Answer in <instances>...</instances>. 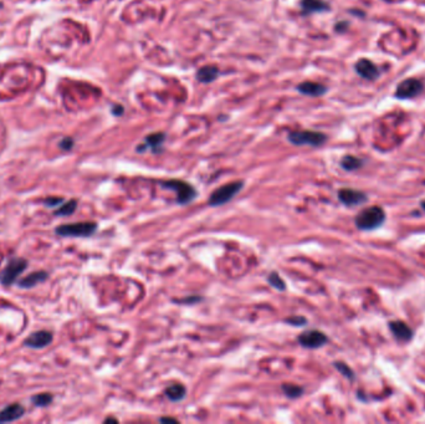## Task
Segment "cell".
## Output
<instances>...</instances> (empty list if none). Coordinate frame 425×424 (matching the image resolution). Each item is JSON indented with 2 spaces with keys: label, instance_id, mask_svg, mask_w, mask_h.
<instances>
[{
  "label": "cell",
  "instance_id": "17",
  "mask_svg": "<svg viewBox=\"0 0 425 424\" xmlns=\"http://www.w3.org/2000/svg\"><path fill=\"white\" fill-rule=\"evenodd\" d=\"M301 7L303 10V14L321 12L329 10V5L324 2L323 0H301Z\"/></svg>",
  "mask_w": 425,
  "mask_h": 424
},
{
  "label": "cell",
  "instance_id": "10",
  "mask_svg": "<svg viewBox=\"0 0 425 424\" xmlns=\"http://www.w3.org/2000/svg\"><path fill=\"white\" fill-rule=\"evenodd\" d=\"M52 338L54 337L50 331H36L24 341V345L30 348H44L52 342Z\"/></svg>",
  "mask_w": 425,
  "mask_h": 424
},
{
  "label": "cell",
  "instance_id": "25",
  "mask_svg": "<svg viewBox=\"0 0 425 424\" xmlns=\"http://www.w3.org/2000/svg\"><path fill=\"white\" fill-rule=\"evenodd\" d=\"M333 365H334V367H336L337 370H338L339 372H341L342 375L344 376V377L349 378V380H353V378H354V372L351 370V368L348 367V366L346 365V363H343V362H334Z\"/></svg>",
  "mask_w": 425,
  "mask_h": 424
},
{
  "label": "cell",
  "instance_id": "20",
  "mask_svg": "<svg viewBox=\"0 0 425 424\" xmlns=\"http://www.w3.org/2000/svg\"><path fill=\"white\" fill-rule=\"evenodd\" d=\"M362 165H363V160L354 157V155H344L341 160V167L344 170H348V172L358 169Z\"/></svg>",
  "mask_w": 425,
  "mask_h": 424
},
{
  "label": "cell",
  "instance_id": "8",
  "mask_svg": "<svg viewBox=\"0 0 425 424\" xmlns=\"http://www.w3.org/2000/svg\"><path fill=\"white\" fill-rule=\"evenodd\" d=\"M297 342L302 347L315 350V348H319L326 345L328 342V337L318 330H308L298 335Z\"/></svg>",
  "mask_w": 425,
  "mask_h": 424
},
{
  "label": "cell",
  "instance_id": "28",
  "mask_svg": "<svg viewBox=\"0 0 425 424\" xmlns=\"http://www.w3.org/2000/svg\"><path fill=\"white\" fill-rule=\"evenodd\" d=\"M45 204L47 205V207H57V205L62 204L64 203V199L62 198H57V197H49L47 199L44 200Z\"/></svg>",
  "mask_w": 425,
  "mask_h": 424
},
{
  "label": "cell",
  "instance_id": "18",
  "mask_svg": "<svg viewBox=\"0 0 425 424\" xmlns=\"http://www.w3.org/2000/svg\"><path fill=\"white\" fill-rule=\"evenodd\" d=\"M47 273L46 272H35L31 273L29 277L24 278L19 282V286L22 288H31L34 286H36L37 283H44L47 279Z\"/></svg>",
  "mask_w": 425,
  "mask_h": 424
},
{
  "label": "cell",
  "instance_id": "15",
  "mask_svg": "<svg viewBox=\"0 0 425 424\" xmlns=\"http://www.w3.org/2000/svg\"><path fill=\"white\" fill-rule=\"evenodd\" d=\"M164 140H165V135L162 134V132H158V134H152V135H149V136L145 137V140H144L145 144H141L140 147L137 148V150L138 152H144L147 148H150L152 150L157 152V150L160 148V145L163 144Z\"/></svg>",
  "mask_w": 425,
  "mask_h": 424
},
{
  "label": "cell",
  "instance_id": "2",
  "mask_svg": "<svg viewBox=\"0 0 425 424\" xmlns=\"http://www.w3.org/2000/svg\"><path fill=\"white\" fill-rule=\"evenodd\" d=\"M164 189L173 190L177 195V203L180 205H187L197 198L198 192L192 184L180 179H169L162 183Z\"/></svg>",
  "mask_w": 425,
  "mask_h": 424
},
{
  "label": "cell",
  "instance_id": "5",
  "mask_svg": "<svg viewBox=\"0 0 425 424\" xmlns=\"http://www.w3.org/2000/svg\"><path fill=\"white\" fill-rule=\"evenodd\" d=\"M287 139L295 145H312V147H318L327 141L326 135L316 131H293L288 135Z\"/></svg>",
  "mask_w": 425,
  "mask_h": 424
},
{
  "label": "cell",
  "instance_id": "7",
  "mask_svg": "<svg viewBox=\"0 0 425 424\" xmlns=\"http://www.w3.org/2000/svg\"><path fill=\"white\" fill-rule=\"evenodd\" d=\"M424 90V85L421 80L417 79H407L403 80L401 84L397 86L396 97L399 100H408L418 96Z\"/></svg>",
  "mask_w": 425,
  "mask_h": 424
},
{
  "label": "cell",
  "instance_id": "3",
  "mask_svg": "<svg viewBox=\"0 0 425 424\" xmlns=\"http://www.w3.org/2000/svg\"><path fill=\"white\" fill-rule=\"evenodd\" d=\"M97 223L95 222H80L71 224L60 225L55 229V233L60 237L70 238H89L94 235L97 230Z\"/></svg>",
  "mask_w": 425,
  "mask_h": 424
},
{
  "label": "cell",
  "instance_id": "9",
  "mask_svg": "<svg viewBox=\"0 0 425 424\" xmlns=\"http://www.w3.org/2000/svg\"><path fill=\"white\" fill-rule=\"evenodd\" d=\"M338 199L339 202L343 203L347 207H356V205H361L366 203L368 200V197L362 190L343 188V189L338 190Z\"/></svg>",
  "mask_w": 425,
  "mask_h": 424
},
{
  "label": "cell",
  "instance_id": "13",
  "mask_svg": "<svg viewBox=\"0 0 425 424\" xmlns=\"http://www.w3.org/2000/svg\"><path fill=\"white\" fill-rule=\"evenodd\" d=\"M389 328L399 341L406 342V341H411L413 338V330L403 321H392V322H389Z\"/></svg>",
  "mask_w": 425,
  "mask_h": 424
},
{
  "label": "cell",
  "instance_id": "4",
  "mask_svg": "<svg viewBox=\"0 0 425 424\" xmlns=\"http://www.w3.org/2000/svg\"><path fill=\"white\" fill-rule=\"evenodd\" d=\"M243 188V180H235V182H230L225 185H221V187H219L218 189H215L212 194H210L208 204H209L210 207H220V205L230 202Z\"/></svg>",
  "mask_w": 425,
  "mask_h": 424
},
{
  "label": "cell",
  "instance_id": "24",
  "mask_svg": "<svg viewBox=\"0 0 425 424\" xmlns=\"http://www.w3.org/2000/svg\"><path fill=\"white\" fill-rule=\"evenodd\" d=\"M31 402L37 407H46L52 402V396L50 393H41L31 397Z\"/></svg>",
  "mask_w": 425,
  "mask_h": 424
},
{
  "label": "cell",
  "instance_id": "22",
  "mask_svg": "<svg viewBox=\"0 0 425 424\" xmlns=\"http://www.w3.org/2000/svg\"><path fill=\"white\" fill-rule=\"evenodd\" d=\"M77 208V200L71 199L69 202H66L65 204H62L59 209L55 212V215H60V217H67V215H71L72 213L76 210Z\"/></svg>",
  "mask_w": 425,
  "mask_h": 424
},
{
  "label": "cell",
  "instance_id": "29",
  "mask_svg": "<svg viewBox=\"0 0 425 424\" xmlns=\"http://www.w3.org/2000/svg\"><path fill=\"white\" fill-rule=\"evenodd\" d=\"M60 145H61L62 149L69 150V149H71L72 145H74V141H72L71 139H65L64 141L60 143Z\"/></svg>",
  "mask_w": 425,
  "mask_h": 424
},
{
  "label": "cell",
  "instance_id": "12",
  "mask_svg": "<svg viewBox=\"0 0 425 424\" xmlns=\"http://www.w3.org/2000/svg\"><path fill=\"white\" fill-rule=\"evenodd\" d=\"M25 413V408L19 403H12L4 410L0 411V423H9L21 418Z\"/></svg>",
  "mask_w": 425,
  "mask_h": 424
},
{
  "label": "cell",
  "instance_id": "32",
  "mask_svg": "<svg viewBox=\"0 0 425 424\" xmlns=\"http://www.w3.org/2000/svg\"><path fill=\"white\" fill-rule=\"evenodd\" d=\"M422 208H423V210L425 212V200H423V202H422Z\"/></svg>",
  "mask_w": 425,
  "mask_h": 424
},
{
  "label": "cell",
  "instance_id": "11",
  "mask_svg": "<svg viewBox=\"0 0 425 424\" xmlns=\"http://www.w3.org/2000/svg\"><path fill=\"white\" fill-rule=\"evenodd\" d=\"M356 72L362 77V79H366L368 81H374L379 77V70L371 60L367 59H361L359 61H357L356 66Z\"/></svg>",
  "mask_w": 425,
  "mask_h": 424
},
{
  "label": "cell",
  "instance_id": "6",
  "mask_svg": "<svg viewBox=\"0 0 425 424\" xmlns=\"http://www.w3.org/2000/svg\"><path fill=\"white\" fill-rule=\"evenodd\" d=\"M27 268V262L21 258H14L7 263L6 268L0 274V283L4 286H10L15 283L20 274L25 272Z\"/></svg>",
  "mask_w": 425,
  "mask_h": 424
},
{
  "label": "cell",
  "instance_id": "27",
  "mask_svg": "<svg viewBox=\"0 0 425 424\" xmlns=\"http://www.w3.org/2000/svg\"><path fill=\"white\" fill-rule=\"evenodd\" d=\"M199 301H202V297H200V296L190 295V296H188V297L182 298V300H175V302L185 303V305H193V303H197V302H199Z\"/></svg>",
  "mask_w": 425,
  "mask_h": 424
},
{
  "label": "cell",
  "instance_id": "30",
  "mask_svg": "<svg viewBox=\"0 0 425 424\" xmlns=\"http://www.w3.org/2000/svg\"><path fill=\"white\" fill-rule=\"evenodd\" d=\"M159 422H162V423H178V421L175 420V418H172V417H163V418H159Z\"/></svg>",
  "mask_w": 425,
  "mask_h": 424
},
{
  "label": "cell",
  "instance_id": "16",
  "mask_svg": "<svg viewBox=\"0 0 425 424\" xmlns=\"http://www.w3.org/2000/svg\"><path fill=\"white\" fill-rule=\"evenodd\" d=\"M185 393H187V388L182 383H174L165 388L164 395L172 402H179V401L184 400Z\"/></svg>",
  "mask_w": 425,
  "mask_h": 424
},
{
  "label": "cell",
  "instance_id": "31",
  "mask_svg": "<svg viewBox=\"0 0 425 424\" xmlns=\"http://www.w3.org/2000/svg\"><path fill=\"white\" fill-rule=\"evenodd\" d=\"M108 422H113V423H117L118 421L116 420V418H107V420H105V423H108Z\"/></svg>",
  "mask_w": 425,
  "mask_h": 424
},
{
  "label": "cell",
  "instance_id": "23",
  "mask_svg": "<svg viewBox=\"0 0 425 424\" xmlns=\"http://www.w3.org/2000/svg\"><path fill=\"white\" fill-rule=\"evenodd\" d=\"M268 283H270V286H273L274 288L279 291H285L286 290V283L283 282L280 278V275L276 272H273L269 274L268 277Z\"/></svg>",
  "mask_w": 425,
  "mask_h": 424
},
{
  "label": "cell",
  "instance_id": "19",
  "mask_svg": "<svg viewBox=\"0 0 425 424\" xmlns=\"http://www.w3.org/2000/svg\"><path fill=\"white\" fill-rule=\"evenodd\" d=\"M219 76V70L216 66H212V65H208V66L202 67L199 69L197 74V79L200 82H204V84H209V82L214 81L216 77Z\"/></svg>",
  "mask_w": 425,
  "mask_h": 424
},
{
  "label": "cell",
  "instance_id": "26",
  "mask_svg": "<svg viewBox=\"0 0 425 424\" xmlns=\"http://www.w3.org/2000/svg\"><path fill=\"white\" fill-rule=\"evenodd\" d=\"M286 323L291 326H296V327H300V326L307 325V318L303 317V316H291V317L286 318Z\"/></svg>",
  "mask_w": 425,
  "mask_h": 424
},
{
  "label": "cell",
  "instance_id": "14",
  "mask_svg": "<svg viewBox=\"0 0 425 424\" xmlns=\"http://www.w3.org/2000/svg\"><path fill=\"white\" fill-rule=\"evenodd\" d=\"M297 90L303 95H307V96L317 97L322 96L327 92V87L324 85L318 84V82H312V81H306L302 82L297 86Z\"/></svg>",
  "mask_w": 425,
  "mask_h": 424
},
{
  "label": "cell",
  "instance_id": "21",
  "mask_svg": "<svg viewBox=\"0 0 425 424\" xmlns=\"http://www.w3.org/2000/svg\"><path fill=\"white\" fill-rule=\"evenodd\" d=\"M283 392L285 393L286 397L288 398H298L303 395V388L297 385H290V383H285L283 385Z\"/></svg>",
  "mask_w": 425,
  "mask_h": 424
},
{
  "label": "cell",
  "instance_id": "1",
  "mask_svg": "<svg viewBox=\"0 0 425 424\" xmlns=\"http://www.w3.org/2000/svg\"><path fill=\"white\" fill-rule=\"evenodd\" d=\"M386 222V213L381 207H369L358 213V215L354 219L357 229L363 230V232H369L381 227Z\"/></svg>",
  "mask_w": 425,
  "mask_h": 424
}]
</instances>
